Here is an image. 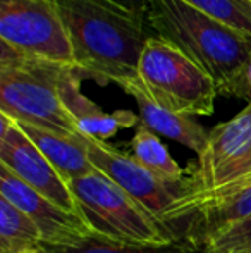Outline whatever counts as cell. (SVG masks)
Returning <instances> with one entry per match:
<instances>
[{"label":"cell","mask_w":251,"mask_h":253,"mask_svg":"<svg viewBox=\"0 0 251 253\" xmlns=\"http://www.w3.org/2000/svg\"><path fill=\"white\" fill-rule=\"evenodd\" d=\"M69 38L74 66L100 84L138 78L144 16L112 0H55Z\"/></svg>","instance_id":"obj_1"},{"label":"cell","mask_w":251,"mask_h":253,"mask_svg":"<svg viewBox=\"0 0 251 253\" xmlns=\"http://www.w3.org/2000/svg\"><path fill=\"white\" fill-rule=\"evenodd\" d=\"M248 2H250V3H251V0H248Z\"/></svg>","instance_id":"obj_23"},{"label":"cell","mask_w":251,"mask_h":253,"mask_svg":"<svg viewBox=\"0 0 251 253\" xmlns=\"http://www.w3.org/2000/svg\"><path fill=\"white\" fill-rule=\"evenodd\" d=\"M251 181V170L250 172H246L245 176H241L239 179H236V181H232V183H229V184H224V186H218V188H215V190H212V191H208V193H217V191H225V190H232V188H238V186H243V184H246V183H250ZM208 193H203V195H208ZM203 195H200V197H203ZM200 197H196V198H200ZM196 198H193V200H196ZM193 200H189L188 202V205H186V210H184V215H186V220L189 219V205H191V202Z\"/></svg>","instance_id":"obj_19"},{"label":"cell","mask_w":251,"mask_h":253,"mask_svg":"<svg viewBox=\"0 0 251 253\" xmlns=\"http://www.w3.org/2000/svg\"><path fill=\"white\" fill-rule=\"evenodd\" d=\"M69 186L97 236L134 247H165L184 238L181 229L157 219L100 170L71 181Z\"/></svg>","instance_id":"obj_3"},{"label":"cell","mask_w":251,"mask_h":253,"mask_svg":"<svg viewBox=\"0 0 251 253\" xmlns=\"http://www.w3.org/2000/svg\"><path fill=\"white\" fill-rule=\"evenodd\" d=\"M40 248L48 253H200V250L184 238L165 247H134L108 241L97 234L77 245H41Z\"/></svg>","instance_id":"obj_15"},{"label":"cell","mask_w":251,"mask_h":253,"mask_svg":"<svg viewBox=\"0 0 251 253\" xmlns=\"http://www.w3.org/2000/svg\"><path fill=\"white\" fill-rule=\"evenodd\" d=\"M112 2L119 3V5L126 7V9H129V10H133V12L140 14V16L146 17L148 7H150L151 0H112Z\"/></svg>","instance_id":"obj_20"},{"label":"cell","mask_w":251,"mask_h":253,"mask_svg":"<svg viewBox=\"0 0 251 253\" xmlns=\"http://www.w3.org/2000/svg\"><path fill=\"white\" fill-rule=\"evenodd\" d=\"M0 164L23 183L69 212H79V205L69 183L24 134L19 124L0 112ZM83 215V213H81Z\"/></svg>","instance_id":"obj_8"},{"label":"cell","mask_w":251,"mask_h":253,"mask_svg":"<svg viewBox=\"0 0 251 253\" xmlns=\"http://www.w3.org/2000/svg\"><path fill=\"white\" fill-rule=\"evenodd\" d=\"M201 253H251V217L205 245Z\"/></svg>","instance_id":"obj_17"},{"label":"cell","mask_w":251,"mask_h":253,"mask_svg":"<svg viewBox=\"0 0 251 253\" xmlns=\"http://www.w3.org/2000/svg\"><path fill=\"white\" fill-rule=\"evenodd\" d=\"M17 124L67 183L77 179V177L88 176V174L97 170L93 167V164L90 162L86 145H84L81 133L61 134L43 129V127L31 126V124L26 123Z\"/></svg>","instance_id":"obj_12"},{"label":"cell","mask_w":251,"mask_h":253,"mask_svg":"<svg viewBox=\"0 0 251 253\" xmlns=\"http://www.w3.org/2000/svg\"><path fill=\"white\" fill-rule=\"evenodd\" d=\"M250 170H251V153H250L248 157H246L245 160H243V164H241V166H238V167H236V169L232 170V172L229 174V176L225 177V179L222 181V183L218 184V186H224V184H229V183H232V181L239 179V177H241V176H245V174H246V172H250ZM218 186H217V188H218ZM214 190H215V188H214ZM207 193H208V191H207ZM184 210H186V209H184Z\"/></svg>","instance_id":"obj_21"},{"label":"cell","mask_w":251,"mask_h":253,"mask_svg":"<svg viewBox=\"0 0 251 253\" xmlns=\"http://www.w3.org/2000/svg\"><path fill=\"white\" fill-rule=\"evenodd\" d=\"M0 43L21 57L76 67L55 0H0Z\"/></svg>","instance_id":"obj_7"},{"label":"cell","mask_w":251,"mask_h":253,"mask_svg":"<svg viewBox=\"0 0 251 253\" xmlns=\"http://www.w3.org/2000/svg\"><path fill=\"white\" fill-rule=\"evenodd\" d=\"M218 95H227L239 100L251 102V57L243 64V67L218 90Z\"/></svg>","instance_id":"obj_18"},{"label":"cell","mask_w":251,"mask_h":253,"mask_svg":"<svg viewBox=\"0 0 251 253\" xmlns=\"http://www.w3.org/2000/svg\"><path fill=\"white\" fill-rule=\"evenodd\" d=\"M200 253H201V252H200Z\"/></svg>","instance_id":"obj_24"},{"label":"cell","mask_w":251,"mask_h":253,"mask_svg":"<svg viewBox=\"0 0 251 253\" xmlns=\"http://www.w3.org/2000/svg\"><path fill=\"white\" fill-rule=\"evenodd\" d=\"M119 86L129 97L134 98L138 110H140V123L143 126L151 129L155 134H162L169 140L184 145L198 157L205 152L210 131H207L200 123H196L194 117L172 112V110L160 107L157 102H153L148 97V93L143 90L138 78L131 81H124Z\"/></svg>","instance_id":"obj_11"},{"label":"cell","mask_w":251,"mask_h":253,"mask_svg":"<svg viewBox=\"0 0 251 253\" xmlns=\"http://www.w3.org/2000/svg\"><path fill=\"white\" fill-rule=\"evenodd\" d=\"M0 197L23 210L43 234V245H77L95 236L81 213L69 212L28 186L0 164Z\"/></svg>","instance_id":"obj_9"},{"label":"cell","mask_w":251,"mask_h":253,"mask_svg":"<svg viewBox=\"0 0 251 253\" xmlns=\"http://www.w3.org/2000/svg\"><path fill=\"white\" fill-rule=\"evenodd\" d=\"M67 67L21 57L0 43V112L17 123L54 133L79 134L59 95V83Z\"/></svg>","instance_id":"obj_4"},{"label":"cell","mask_w":251,"mask_h":253,"mask_svg":"<svg viewBox=\"0 0 251 253\" xmlns=\"http://www.w3.org/2000/svg\"><path fill=\"white\" fill-rule=\"evenodd\" d=\"M131 155L143 167L155 172L167 181H186L188 172L172 159L167 147L158 140V136L143 124H138L133 138H131Z\"/></svg>","instance_id":"obj_13"},{"label":"cell","mask_w":251,"mask_h":253,"mask_svg":"<svg viewBox=\"0 0 251 253\" xmlns=\"http://www.w3.org/2000/svg\"><path fill=\"white\" fill-rule=\"evenodd\" d=\"M138 81L160 107L184 116H210L218 86L189 57L158 37H148L138 64Z\"/></svg>","instance_id":"obj_5"},{"label":"cell","mask_w":251,"mask_h":253,"mask_svg":"<svg viewBox=\"0 0 251 253\" xmlns=\"http://www.w3.org/2000/svg\"><path fill=\"white\" fill-rule=\"evenodd\" d=\"M83 140L95 169L117 183L157 219L184 233L179 222H182L181 205L189 195V176L179 183L167 181L143 167L133 155L117 150L107 141L86 134H83Z\"/></svg>","instance_id":"obj_6"},{"label":"cell","mask_w":251,"mask_h":253,"mask_svg":"<svg viewBox=\"0 0 251 253\" xmlns=\"http://www.w3.org/2000/svg\"><path fill=\"white\" fill-rule=\"evenodd\" d=\"M184 2L251 38V3L248 0H184Z\"/></svg>","instance_id":"obj_16"},{"label":"cell","mask_w":251,"mask_h":253,"mask_svg":"<svg viewBox=\"0 0 251 253\" xmlns=\"http://www.w3.org/2000/svg\"><path fill=\"white\" fill-rule=\"evenodd\" d=\"M24 253H48L47 250H43V248H33V250H28Z\"/></svg>","instance_id":"obj_22"},{"label":"cell","mask_w":251,"mask_h":253,"mask_svg":"<svg viewBox=\"0 0 251 253\" xmlns=\"http://www.w3.org/2000/svg\"><path fill=\"white\" fill-rule=\"evenodd\" d=\"M81 80H83V74L76 67H67L59 83L61 100L67 112L76 121L81 134L105 141L117 134V131L140 124L138 116L131 110H115L112 114L104 112L97 103L83 95Z\"/></svg>","instance_id":"obj_10"},{"label":"cell","mask_w":251,"mask_h":253,"mask_svg":"<svg viewBox=\"0 0 251 253\" xmlns=\"http://www.w3.org/2000/svg\"><path fill=\"white\" fill-rule=\"evenodd\" d=\"M43 245L38 226L16 205L0 197V253H24Z\"/></svg>","instance_id":"obj_14"},{"label":"cell","mask_w":251,"mask_h":253,"mask_svg":"<svg viewBox=\"0 0 251 253\" xmlns=\"http://www.w3.org/2000/svg\"><path fill=\"white\" fill-rule=\"evenodd\" d=\"M146 21L162 38L208 73L218 90L251 57V38L184 0H151Z\"/></svg>","instance_id":"obj_2"}]
</instances>
